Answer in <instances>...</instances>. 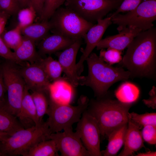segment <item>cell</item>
I'll list each match as a JSON object with an SVG mask.
<instances>
[{
	"label": "cell",
	"instance_id": "1",
	"mask_svg": "<svg viewBox=\"0 0 156 156\" xmlns=\"http://www.w3.org/2000/svg\"><path fill=\"white\" fill-rule=\"evenodd\" d=\"M120 64L131 75V78L156 79V29L142 31L127 47Z\"/></svg>",
	"mask_w": 156,
	"mask_h": 156
},
{
	"label": "cell",
	"instance_id": "2",
	"mask_svg": "<svg viewBox=\"0 0 156 156\" xmlns=\"http://www.w3.org/2000/svg\"><path fill=\"white\" fill-rule=\"evenodd\" d=\"M86 61L88 74L87 76H82L79 85L91 88L97 98L107 94L109 88L114 83L131 78L128 71L122 67H114L108 64L95 53H92Z\"/></svg>",
	"mask_w": 156,
	"mask_h": 156
},
{
	"label": "cell",
	"instance_id": "3",
	"mask_svg": "<svg viewBox=\"0 0 156 156\" xmlns=\"http://www.w3.org/2000/svg\"><path fill=\"white\" fill-rule=\"evenodd\" d=\"M106 94L89 101L86 110L96 120L101 136L107 138L113 131L128 124L129 111L132 104L107 98Z\"/></svg>",
	"mask_w": 156,
	"mask_h": 156
},
{
	"label": "cell",
	"instance_id": "4",
	"mask_svg": "<svg viewBox=\"0 0 156 156\" xmlns=\"http://www.w3.org/2000/svg\"><path fill=\"white\" fill-rule=\"evenodd\" d=\"M51 134L46 121L21 129L0 142L1 152L2 156H27L29 150L37 144L49 140Z\"/></svg>",
	"mask_w": 156,
	"mask_h": 156
},
{
	"label": "cell",
	"instance_id": "5",
	"mask_svg": "<svg viewBox=\"0 0 156 156\" xmlns=\"http://www.w3.org/2000/svg\"><path fill=\"white\" fill-rule=\"evenodd\" d=\"M89 101L88 97L81 96L76 106L69 103H61L51 99L50 97L49 105L47 114L48 118L46 121L51 133L72 128V125L80 120L86 110Z\"/></svg>",
	"mask_w": 156,
	"mask_h": 156
},
{
	"label": "cell",
	"instance_id": "6",
	"mask_svg": "<svg viewBox=\"0 0 156 156\" xmlns=\"http://www.w3.org/2000/svg\"><path fill=\"white\" fill-rule=\"evenodd\" d=\"M50 18L51 30L53 33L59 34L75 40H82L94 25L66 7L59 8Z\"/></svg>",
	"mask_w": 156,
	"mask_h": 156
},
{
	"label": "cell",
	"instance_id": "7",
	"mask_svg": "<svg viewBox=\"0 0 156 156\" xmlns=\"http://www.w3.org/2000/svg\"><path fill=\"white\" fill-rule=\"evenodd\" d=\"M15 62L6 60L1 66L7 92L5 107L16 116L20 110L25 83Z\"/></svg>",
	"mask_w": 156,
	"mask_h": 156
},
{
	"label": "cell",
	"instance_id": "8",
	"mask_svg": "<svg viewBox=\"0 0 156 156\" xmlns=\"http://www.w3.org/2000/svg\"><path fill=\"white\" fill-rule=\"evenodd\" d=\"M156 20V0H144L134 10L125 14H118L111 19L112 23L118 25L119 32L129 27L148 30L153 27Z\"/></svg>",
	"mask_w": 156,
	"mask_h": 156
},
{
	"label": "cell",
	"instance_id": "9",
	"mask_svg": "<svg viewBox=\"0 0 156 156\" xmlns=\"http://www.w3.org/2000/svg\"><path fill=\"white\" fill-rule=\"evenodd\" d=\"M123 0H66L65 7L92 23L117 8Z\"/></svg>",
	"mask_w": 156,
	"mask_h": 156
},
{
	"label": "cell",
	"instance_id": "10",
	"mask_svg": "<svg viewBox=\"0 0 156 156\" xmlns=\"http://www.w3.org/2000/svg\"><path fill=\"white\" fill-rule=\"evenodd\" d=\"M75 130L84 146L92 156H102L99 125L95 118L86 110L77 122Z\"/></svg>",
	"mask_w": 156,
	"mask_h": 156
},
{
	"label": "cell",
	"instance_id": "11",
	"mask_svg": "<svg viewBox=\"0 0 156 156\" xmlns=\"http://www.w3.org/2000/svg\"><path fill=\"white\" fill-rule=\"evenodd\" d=\"M49 139L55 143L61 156H92L83 144L76 132H73L72 128H67L63 132L51 134Z\"/></svg>",
	"mask_w": 156,
	"mask_h": 156
},
{
	"label": "cell",
	"instance_id": "12",
	"mask_svg": "<svg viewBox=\"0 0 156 156\" xmlns=\"http://www.w3.org/2000/svg\"><path fill=\"white\" fill-rule=\"evenodd\" d=\"M112 17L109 16L103 19L97 20V23L91 27L84 36L86 44L85 49L82 50V54L76 64L78 75L80 76L83 70V63L86 58L96 47L108 27L112 23Z\"/></svg>",
	"mask_w": 156,
	"mask_h": 156
},
{
	"label": "cell",
	"instance_id": "13",
	"mask_svg": "<svg viewBox=\"0 0 156 156\" xmlns=\"http://www.w3.org/2000/svg\"><path fill=\"white\" fill-rule=\"evenodd\" d=\"M82 43L81 40L76 41L69 47L57 53L58 61L66 75V78L74 87L79 85L82 76L77 73L76 58Z\"/></svg>",
	"mask_w": 156,
	"mask_h": 156
},
{
	"label": "cell",
	"instance_id": "14",
	"mask_svg": "<svg viewBox=\"0 0 156 156\" xmlns=\"http://www.w3.org/2000/svg\"><path fill=\"white\" fill-rule=\"evenodd\" d=\"M20 72L29 90H49L50 81L39 61L26 65Z\"/></svg>",
	"mask_w": 156,
	"mask_h": 156
},
{
	"label": "cell",
	"instance_id": "15",
	"mask_svg": "<svg viewBox=\"0 0 156 156\" xmlns=\"http://www.w3.org/2000/svg\"><path fill=\"white\" fill-rule=\"evenodd\" d=\"M142 31L131 27H126L119 33L101 39L96 46L97 50L112 48L122 51Z\"/></svg>",
	"mask_w": 156,
	"mask_h": 156
},
{
	"label": "cell",
	"instance_id": "16",
	"mask_svg": "<svg viewBox=\"0 0 156 156\" xmlns=\"http://www.w3.org/2000/svg\"><path fill=\"white\" fill-rule=\"evenodd\" d=\"M16 117L24 129L40 124L38 122L36 109L31 95L25 86L20 110Z\"/></svg>",
	"mask_w": 156,
	"mask_h": 156
},
{
	"label": "cell",
	"instance_id": "17",
	"mask_svg": "<svg viewBox=\"0 0 156 156\" xmlns=\"http://www.w3.org/2000/svg\"><path fill=\"white\" fill-rule=\"evenodd\" d=\"M140 127L133 122L128 116L124 147L118 156H133L135 152L142 148H145L141 132L140 131Z\"/></svg>",
	"mask_w": 156,
	"mask_h": 156
},
{
	"label": "cell",
	"instance_id": "18",
	"mask_svg": "<svg viewBox=\"0 0 156 156\" xmlns=\"http://www.w3.org/2000/svg\"><path fill=\"white\" fill-rule=\"evenodd\" d=\"M76 41L61 34L53 33L41 41L38 46L39 53L43 55L57 52L69 47Z\"/></svg>",
	"mask_w": 156,
	"mask_h": 156
},
{
	"label": "cell",
	"instance_id": "19",
	"mask_svg": "<svg viewBox=\"0 0 156 156\" xmlns=\"http://www.w3.org/2000/svg\"><path fill=\"white\" fill-rule=\"evenodd\" d=\"M73 87L66 78H61L51 83L49 88L50 98L61 103H69Z\"/></svg>",
	"mask_w": 156,
	"mask_h": 156
},
{
	"label": "cell",
	"instance_id": "20",
	"mask_svg": "<svg viewBox=\"0 0 156 156\" xmlns=\"http://www.w3.org/2000/svg\"><path fill=\"white\" fill-rule=\"evenodd\" d=\"M14 52L20 65H22L23 62L33 63L38 61L41 58L36 51L35 42L23 36L21 42Z\"/></svg>",
	"mask_w": 156,
	"mask_h": 156
},
{
	"label": "cell",
	"instance_id": "21",
	"mask_svg": "<svg viewBox=\"0 0 156 156\" xmlns=\"http://www.w3.org/2000/svg\"><path fill=\"white\" fill-rule=\"evenodd\" d=\"M128 124L113 131L109 135L108 144L104 150L101 151L102 156L116 155L124 144Z\"/></svg>",
	"mask_w": 156,
	"mask_h": 156
},
{
	"label": "cell",
	"instance_id": "22",
	"mask_svg": "<svg viewBox=\"0 0 156 156\" xmlns=\"http://www.w3.org/2000/svg\"><path fill=\"white\" fill-rule=\"evenodd\" d=\"M6 100L0 101V130L10 136L24 129L16 116L10 113L5 107Z\"/></svg>",
	"mask_w": 156,
	"mask_h": 156
},
{
	"label": "cell",
	"instance_id": "23",
	"mask_svg": "<svg viewBox=\"0 0 156 156\" xmlns=\"http://www.w3.org/2000/svg\"><path fill=\"white\" fill-rule=\"evenodd\" d=\"M52 25L50 21H41L40 22L32 24L21 29L23 36L36 41H41L47 36Z\"/></svg>",
	"mask_w": 156,
	"mask_h": 156
},
{
	"label": "cell",
	"instance_id": "24",
	"mask_svg": "<svg viewBox=\"0 0 156 156\" xmlns=\"http://www.w3.org/2000/svg\"><path fill=\"white\" fill-rule=\"evenodd\" d=\"M140 91L134 84L128 81L122 83L115 92L116 97L119 101L132 104L138 99Z\"/></svg>",
	"mask_w": 156,
	"mask_h": 156
},
{
	"label": "cell",
	"instance_id": "25",
	"mask_svg": "<svg viewBox=\"0 0 156 156\" xmlns=\"http://www.w3.org/2000/svg\"><path fill=\"white\" fill-rule=\"evenodd\" d=\"M31 93L36 109L39 124L44 121L43 118L47 114L49 105L50 95L48 90L32 91Z\"/></svg>",
	"mask_w": 156,
	"mask_h": 156
},
{
	"label": "cell",
	"instance_id": "26",
	"mask_svg": "<svg viewBox=\"0 0 156 156\" xmlns=\"http://www.w3.org/2000/svg\"><path fill=\"white\" fill-rule=\"evenodd\" d=\"M58 152L54 141L49 139L37 144L29 150L27 156H59Z\"/></svg>",
	"mask_w": 156,
	"mask_h": 156
},
{
	"label": "cell",
	"instance_id": "27",
	"mask_svg": "<svg viewBox=\"0 0 156 156\" xmlns=\"http://www.w3.org/2000/svg\"><path fill=\"white\" fill-rule=\"evenodd\" d=\"M39 62L50 81H54L61 78L62 70L58 61L49 56L44 58H41Z\"/></svg>",
	"mask_w": 156,
	"mask_h": 156
},
{
	"label": "cell",
	"instance_id": "28",
	"mask_svg": "<svg viewBox=\"0 0 156 156\" xmlns=\"http://www.w3.org/2000/svg\"><path fill=\"white\" fill-rule=\"evenodd\" d=\"M21 28L18 25L14 29L5 32L1 37L6 45L10 49L15 50L20 44L23 38Z\"/></svg>",
	"mask_w": 156,
	"mask_h": 156
},
{
	"label": "cell",
	"instance_id": "29",
	"mask_svg": "<svg viewBox=\"0 0 156 156\" xmlns=\"http://www.w3.org/2000/svg\"><path fill=\"white\" fill-rule=\"evenodd\" d=\"M128 116L131 120L141 129L147 125L156 127V113H147L138 114L134 112L128 113Z\"/></svg>",
	"mask_w": 156,
	"mask_h": 156
},
{
	"label": "cell",
	"instance_id": "30",
	"mask_svg": "<svg viewBox=\"0 0 156 156\" xmlns=\"http://www.w3.org/2000/svg\"><path fill=\"white\" fill-rule=\"evenodd\" d=\"M36 13L31 5L21 9L17 13L18 25L22 29L33 23Z\"/></svg>",
	"mask_w": 156,
	"mask_h": 156
},
{
	"label": "cell",
	"instance_id": "31",
	"mask_svg": "<svg viewBox=\"0 0 156 156\" xmlns=\"http://www.w3.org/2000/svg\"><path fill=\"white\" fill-rule=\"evenodd\" d=\"M66 0H45L43 11L40 17V21L49 20L55 11Z\"/></svg>",
	"mask_w": 156,
	"mask_h": 156
},
{
	"label": "cell",
	"instance_id": "32",
	"mask_svg": "<svg viewBox=\"0 0 156 156\" xmlns=\"http://www.w3.org/2000/svg\"><path fill=\"white\" fill-rule=\"evenodd\" d=\"M121 53L122 51L114 49L108 48L106 50L102 49L99 57L104 62L111 65L121 62L122 59Z\"/></svg>",
	"mask_w": 156,
	"mask_h": 156
},
{
	"label": "cell",
	"instance_id": "33",
	"mask_svg": "<svg viewBox=\"0 0 156 156\" xmlns=\"http://www.w3.org/2000/svg\"><path fill=\"white\" fill-rule=\"evenodd\" d=\"M21 9L16 0H0V11L9 15L17 14Z\"/></svg>",
	"mask_w": 156,
	"mask_h": 156
},
{
	"label": "cell",
	"instance_id": "34",
	"mask_svg": "<svg viewBox=\"0 0 156 156\" xmlns=\"http://www.w3.org/2000/svg\"><path fill=\"white\" fill-rule=\"evenodd\" d=\"M142 0H123L116 10L110 16L111 17L121 12H128L135 9Z\"/></svg>",
	"mask_w": 156,
	"mask_h": 156
},
{
	"label": "cell",
	"instance_id": "35",
	"mask_svg": "<svg viewBox=\"0 0 156 156\" xmlns=\"http://www.w3.org/2000/svg\"><path fill=\"white\" fill-rule=\"evenodd\" d=\"M141 134L143 139L151 144H156V127L147 125L143 127Z\"/></svg>",
	"mask_w": 156,
	"mask_h": 156
},
{
	"label": "cell",
	"instance_id": "36",
	"mask_svg": "<svg viewBox=\"0 0 156 156\" xmlns=\"http://www.w3.org/2000/svg\"><path fill=\"white\" fill-rule=\"evenodd\" d=\"M0 57L4 58L6 60L12 61L19 64L15 57L14 52L11 51L0 36Z\"/></svg>",
	"mask_w": 156,
	"mask_h": 156
},
{
	"label": "cell",
	"instance_id": "37",
	"mask_svg": "<svg viewBox=\"0 0 156 156\" xmlns=\"http://www.w3.org/2000/svg\"><path fill=\"white\" fill-rule=\"evenodd\" d=\"M149 98L148 99H144L142 101L147 107L153 109H156V88L155 86L152 87L149 92Z\"/></svg>",
	"mask_w": 156,
	"mask_h": 156
},
{
	"label": "cell",
	"instance_id": "38",
	"mask_svg": "<svg viewBox=\"0 0 156 156\" xmlns=\"http://www.w3.org/2000/svg\"><path fill=\"white\" fill-rule=\"evenodd\" d=\"M29 1L40 17L43 11L45 0H29Z\"/></svg>",
	"mask_w": 156,
	"mask_h": 156
},
{
	"label": "cell",
	"instance_id": "39",
	"mask_svg": "<svg viewBox=\"0 0 156 156\" xmlns=\"http://www.w3.org/2000/svg\"><path fill=\"white\" fill-rule=\"evenodd\" d=\"M6 92L2 73L0 66V101H4L6 100L5 94Z\"/></svg>",
	"mask_w": 156,
	"mask_h": 156
},
{
	"label": "cell",
	"instance_id": "40",
	"mask_svg": "<svg viewBox=\"0 0 156 156\" xmlns=\"http://www.w3.org/2000/svg\"><path fill=\"white\" fill-rule=\"evenodd\" d=\"M21 9L25 8L31 5L29 0H16Z\"/></svg>",
	"mask_w": 156,
	"mask_h": 156
},
{
	"label": "cell",
	"instance_id": "41",
	"mask_svg": "<svg viewBox=\"0 0 156 156\" xmlns=\"http://www.w3.org/2000/svg\"><path fill=\"white\" fill-rule=\"evenodd\" d=\"M137 156H156V151H147L145 153H138Z\"/></svg>",
	"mask_w": 156,
	"mask_h": 156
},
{
	"label": "cell",
	"instance_id": "42",
	"mask_svg": "<svg viewBox=\"0 0 156 156\" xmlns=\"http://www.w3.org/2000/svg\"><path fill=\"white\" fill-rule=\"evenodd\" d=\"M10 136L7 133L0 130V142L5 140Z\"/></svg>",
	"mask_w": 156,
	"mask_h": 156
},
{
	"label": "cell",
	"instance_id": "43",
	"mask_svg": "<svg viewBox=\"0 0 156 156\" xmlns=\"http://www.w3.org/2000/svg\"><path fill=\"white\" fill-rule=\"evenodd\" d=\"M10 16V15L4 12L0 11V22L5 19H8Z\"/></svg>",
	"mask_w": 156,
	"mask_h": 156
},
{
	"label": "cell",
	"instance_id": "44",
	"mask_svg": "<svg viewBox=\"0 0 156 156\" xmlns=\"http://www.w3.org/2000/svg\"><path fill=\"white\" fill-rule=\"evenodd\" d=\"M7 19H5L0 22V35L3 31Z\"/></svg>",
	"mask_w": 156,
	"mask_h": 156
},
{
	"label": "cell",
	"instance_id": "45",
	"mask_svg": "<svg viewBox=\"0 0 156 156\" xmlns=\"http://www.w3.org/2000/svg\"><path fill=\"white\" fill-rule=\"evenodd\" d=\"M0 156H2V154L0 150Z\"/></svg>",
	"mask_w": 156,
	"mask_h": 156
}]
</instances>
